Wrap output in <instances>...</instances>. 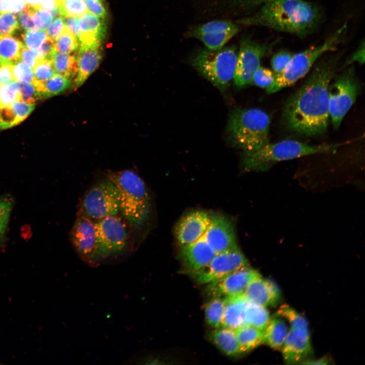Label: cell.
Instances as JSON below:
<instances>
[{
    "instance_id": "47",
    "label": "cell",
    "mask_w": 365,
    "mask_h": 365,
    "mask_svg": "<svg viewBox=\"0 0 365 365\" xmlns=\"http://www.w3.org/2000/svg\"><path fill=\"white\" fill-rule=\"evenodd\" d=\"M11 210L12 203L0 199V234H3L7 227Z\"/></svg>"
},
{
    "instance_id": "30",
    "label": "cell",
    "mask_w": 365,
    "mask_h": 365,
    "mask_svg": "<svg viewBox=\"0 0 365 365\" xmlns=\"http://www.w3.org/2000/svg\"><path fill=\"white\" fill-rule=\"evenodd\" d=\"M24 46L16 38L0 35V62L14 64L20 60V54Z\"/></svg>"
},
{
    "instance_id": "16",
    "label": "cell",
    "mask_w": 365,
    "mask_h": 365,
    "mask_svg": "<svg viewBox=\"0 0 365 365\" xmlns=\"http://www.w3.org/2000/svg\"><path fill=\"white\" fill-rule=\"evenodd\" d=\"M203 237L215 253L237 246L231 222L222 215L211 216L210 223Z\"/></svg>"
},
{
    "instance_id": "34",
    "label": "cell",
    "mask_w": 365,
    "mask_h": 365,
    "mask_svg": "<svg viewBox=\"0 0 365 365\" xmlns=\"http://www.w3.org/2000/svg\"><path fill=\"white\" fill-rule=\"evenodd\" d=\"M58 7L59 15L64 18L79 17L88 12L84 0H64Z\"/></svg>"
},
{
    "instance_id": "43",
    "label": "cell",
    "mask_w": 365,
    "mask_h": 365,
    "mask_svg": "<svg viewBox=\"0 0 365 365\" xmlns=\"http://www.w3.org/2000/svg\"><path fill=\"white\" fill-rule=\"evenodd\" d=\"M294 53L287 51L281 50L275 53L271 60L272 70L278 75L286 67Z\"/></svg>"
},
{
    "instance_id": "28",
    "label": "cell",
    "mask_w": 365,
    "mask_h": 365,
    "mask_svg": "<svg viewBox=\"0 0 365 365\" xmlns=\"http://www.w3.org/2000/svg\"><path fill=\"white\" fill-rule=\"evenodd\" d=\"M72 80L69 77L56 74L43 83L33 82V83L37 88L42 98H45L64 92L72 85Z\"/></svg>"
},
{
    "instance_id": "53",
    "label": "cell",
    "mask_w": 365,
    "mask_h": 365,
    "mask_svg": "<svg viewBox=\"0 0 365 365\" xmlns=\"http://www.w3.org/2000/svg\"><path fill=\"white\" fill-rule=\"evenodd\" d=\"M39 59L40 58L36 51L23 46L20 54L21 60L33 68Z\"/></svg>"
},
{
    "instance_id": "56",
    "label": "cell",
    "mask_w": 365,
    "mask_h": 365,
    "mask_svg": "<svg viewBox=\"0 0 365 365\" xmlns=\"http://www.w3.org/2000/svg\"><path fill=\"white\" fill-rule=\"evenodd\" d=\"M328 363V359L326 357H323L314 360H305L301 364H327Z\"/></svg>"
},
{
    "instance_id": "61",
    "label": "cell",
    "mask_w": 365,
    "mask_h": 365,
    "mask_svg": "<svg viewBox=\"0 0 365 365\" xmlns=\"http://www.w3.org/2000/svg\"><path fill=\"white\" fill-rule=\"evenodd\" d=\"M1 12H0V14H1Z\"/></svg>"
},
{
    "instance_id": "23",
    "label": "cell",
    "mask_w": 365,
    "mask_h": 365,
    "mask_svg": "<svg viewBox=\"0 0 365 365\" xmlns=\"http://www.w3.org/2000/svg\"><path fill=\"white\" fill-rule=\"evenodd\" d=\"M222 327L236 330L245 325V312L248 300L243 294L225 298Z\"/></svg>"
},
{
    "instance_id": "32",
    "label": "cell",
    "mask_w": 365,
    "mask_h": 365,
    "mask_svg": "<svg viewBox=\"0 0 365 365\" xmlns=\"http://www.w3.org/2000/svg\"><path fill=\"white\" fill-rule=\"evenodd\" d=\"M225 298L213 297L205 305V317L208 325L214 328L222 327L225 313Z\"/></svg>"
},
{
    "instance_id": "33",
    "label": "cell",
    "mask_w": 365,
    "mask_h": 365,
    "mask_svg": "<svg viewBox=\"0 0 365 365\" xmlns=\"http://www.w3.org/2000/svg\"><path fill=\"white\" fill-rule=\"evenodd\" d=\"M277 315L287 319L290 325V328L309 332L306 318L289 306H281L277 311Z\"/></svg>"
},
{
    "instance_id": "8",
    "label": "cell",
    "mask_w": 365,
    "mask_h": 365,
    "mask_svg": "<svg viewBox=\"0 0 365 365\" xmlns=\"http://www.w3.org/2000/svg\"><path fill=\"white\" fill-rule=\"evenodd\" d=\"M361 88L354 64L343 68L341 72L334 77L328 88L329 113L335 130L340 127L345 116L360 93Z\"/></svg>"
},
{
    "instance_id": "29",
    "label": "cell",
    "mask_w": 365,
    "mask_h": 365,
    "mask_svg": "<svg viewBox=\"0 0 365 365\" xmlns=\"http://www.w3.org/2000/svg\"><path fill=\"white\" fill-rule=\"evenodd\" d=\"M50 60L56 74L74 79L77 72L76 52L65 53L55 51Z\"/></svg>"
},
{
    "instance_id": "15",
    "label": "cell",
    "mask_w": 365,
    "mask_h": 365,
    "mask_svg": "<svg viewBox=\"0 0 365 365\" xmlns=\"http://www.w3.org/2000/svg\"><path fill=\"white\" fill-rule=\"evenodd\" d=\"M259 274L249 265L243 267L207 284V291L212 297L224 298L243 294L250 281Z\"/></svg>"
},
{
    "instance_id": "13",
    "label": "cell",
    "mask_w": 365,
    "mask_h": 365,
    "mask_svg": "<svg viewBox=\"0 0 365 365\" xmlns=\"http://www.w3.org/2000/svg\"><path fill=\"white\" fill-rule=\"evenodd\" d=\"M70 237L80 259L90 266H98L94 222L79 211Z\"/></svg>"
},
{
    "instance_id": "44",
    "label": "cell",
    "mask_w": 365,
    "mask_h": 365,
    "mask_svg": "<svg viewBox=\"0 0 365 365\" xmlns=\"http://www.w3.org/2000/svg\"><path fill=\"white\" fill-rule=\"evenodd\" d=\"M18 83L21 94V100L35 104V102L38 100L42 99L37 88L33 83Z\"/></svg>"
},
{
    "instance_id": "11",
    "label": "cell",
    "mask_w": 365,
    "mask_h": 365,
    "mask_svg": "<svg viewBox=\"0 0 365 365\" xmlns=\"http://www.w3.org/2000/svg\"><path fill=\"white\" fill-rule=\"evenodd\" d=\"M273 43H260L250 38L242 40L234 76L235 85L242 88L252 83L253 76L263 58L272 51Z\"/></svg>"
},
{
    "instance_id": "9",
    "label": "cell",
    "mask_w": 365,
    "mask_h": 365,
    "mask_svg": "<svg viewBox=\"0 0 365 365\" xmlns=\"http://www.w3.org/2000/svg\"><path fill=\"white\" fill-rule=\"evenodd\" d=\"M97 257L99 265L116 260L127 251L128 234L126 224L117 215L94 222Z\"/></svg>"
},
{
    "instance_id": "45",
    "label": "cell",
    "mask_w": 365,
    "mask_h": 365,
    "mask_svg": "<svg viewBox=\"0 0 365 365\" xmlns=\"http://www.w3.org/2000/svg\"><path fill=\"white\" fill-rule=\"evenodd\" d=\"M87 10L96 16L104 19L107 11L104 0H84Z\"/></svg>"
},
{
    "instance_id": "2",
    "label": "cell",
    "mask_w": 365,
    "mask_h": 365,
    "mask_svg": "<svg viewBox=\"0 0 365 365\" xmlns=\"http://www.w3.org/2000/svg\"><path fill=\"white\" fill-rule=\"evenodd\" d=\"M322 18L320 9L308 0H272L262 5L257 12L238 23L304 38L315 31Z\"/></svg>"
},
{
    "instance_id": "6",
    "label": "cell",
    "mask_w": 365,
    "mask_h": 365,
    "mask_svg": "<svg viewBox=\"0 0 365 365\" xmlns=\"http://www.w3.org/2000/svg\"><path fill=\"white\" fill-rule=\"evenodd\" d=\"M347 30V24L344 23L320 44L294 53L285 68L276 75L273 83L266 89L267 93L278 92L305 76L319 59L337 49L344 39Z\"/></svg>"
},
{
    "instance_id": "54",
    "label": "cell",
    "mask_w": 365,
    "mask_h": 365,
    "mask_svg": "<svg viewBox=\"0 0 365 365\" xmlns=\"http://www.w3.org/2000/svg\"><path fill=\"white\" fill-rule=\"evenodd\" d=\"M65 22L66 28L78 38L79 33V18H77V17H66Z\"/></svg>"
},
{
    "instance_id": "46",
    "label": "cell",
    "mask_w": 365,
    "mask_h": 365,
    "mask_svg": "<svg viewBox=\"0 0 365 365\" xmlns=\"http://www.w3.org/2000/svg\"><path fill=\"white\" fill-rule=\"evenodd\" d=\"M66 29L65 19L62 16L55 18L47 29V34L50 39L55 41Z\"/></svg>"
},
{
    "instance_id": "39",
    "label": "cell",
    "mask_w": 365,
    "mask_h": 365,
    "mask_svg": "<svg viewBox=\"0 0 365 365\" xmlns=\"http://www.w3.org/2000/svg\"><path fill=\"white\" fill-rule=\"evenodd\" d=\"M48 37L46 31L38 29L26 31L22 34L25 47L34 51L40 49Z\"/></svg>"
},
{
    "instance_id": "19",
    "label": "cell",
    "mask_w": 365,
    "mask_h": 365,
    "mask_svg": "<svg viewBox=\"0 0 365 365\" xmlns=\"http://www.w3.org/2000/svg\"><path fill=\"white\" fill-rule=\"evenodd\" d=\"M77 72L72 85L81 87L98 67L102 58L101 44L81 45L77 51Z\"/></svg>"
},
{
    "instance_id": "57",
    "label": "cell",
    "mask_w": 365,
    "mask_h": 365,
    "mask_svg": "<svg viewBox=\"0 0 365 365\" xmlns=\"http://www.w3.org/2000/svg\"><path fill=\"white\" fill-rule=\"evenodd\" d=\"M42 0H24L27 6L31 7H40Z\"/></svg>"
},
{
    "instance_id": "5",
    "label": "cell",
    "mask_w": 365,
    "mask_h": 365,
    "mask_svg": "<svg viewBox=\"0 0 365 365\" xmlns=\"http://www.w3.org/2000/svg\"><path fill=\"white\" fill-rule=\"evenodd\" d=\"M344 144H310L293 139L269 142L257 151L245 153L243 165L248 170L266 171L281 161L314 154L334 153Z\"/></svg>"
},
{
    "instance_id": "49",
    "label": "cell",
    "mask_w": 365,
    "mask_h": 365,
    "mask_svg": "<svg viewBox=\"0 0 365 365\" xmlns=\"http://www.w3.org/2000/svg\"><path fill=\"white\" fill-rule=\"evenodd\" d=\"M357 62L363 64L364 62V42L362 41L357 49L350 55L343 64L342 68L354 64Z\"/></svg>"
},
{
    "instance_id": "1",
    "label": "cell",
    "mask_w": 365,
    "mask_h": 365,
    "mask_svg": "<svg viewBox=\"0 0 365 365\" xmlns=\"http://www.w3.org/2000/svg\"><path fill=\"white\" fill-rule=\"evenodd\" d=\"M341 53L322 56L302 85L287 98L281 122L288 131L310 137L327 130L330 121L329 85L337 73Z\"/></svg>"
},
{
    "instance_id": "7",
    "label": "cell",
    "mask_w": 365,
    "mask_h": 365,
    "mask_svg": "<svg viewBox=\"0 0 365 365\" xmlns=\"http://www.w3.org/2000/svg\"><path fill=\"white\" fill-rule=\"evenodd\" d=\"M237 53L234 46L200 50L192 60L194 67L221 91L234 78Z\"/></svg>"
},
{
    "instance_id": "31",
    "label": "cell",
    "mask_w": 365,
    "mask_h": 365,
    "mask_svg": "<svg viewBox=\"0 0 365 365\" xmlns=\"http://www.w3.org/2000/svg\"><path fill=\"white\" fill-rule=\"evenodd\" d=\"M270 318L269 311L266 307L248 300L245 312V325L264 330Z\"/></svg>"
},
{
    "instance_id": "21",
    "label": "cell",
    "mask_w": 365,
    "mask_h": 365,
    "mask_svg": "<svg viewBox=\"0 0 365 365\" xmlns=\"http://www.w3.org/2000/svg\"><path fill=\"white\" fill-rule=\"evenodd\" d=\"M243 295L249 301L266 307L275 306L281 297L276 284L260 274L250 281Z\"/></svg>"
},
{
    "instance_id": "58",
    "label": "cell",
    "mask_w": 365,
    "mask_h": 365,
    "mask_svg": "<svg viewBox=\"0 0 365 365\" xmlns=\"http://www.w3.org/2000/svg\"><path fill=\"white\" fill-rule=\"evenodd\" d=\"M249 4L253 5H262L271 0H243Z\"/></svg>"
},
{
    "instance_id": "48",
    "label": "cell",
    "mask_w": 365,
    "mask_h": 365,
    "mask_svg": "<svg viewBox=\"0 0 365 365\" xmlns=\"http://www.w3.org/2000/svg\"><path fill=\"white\" fill-rule=\"evenodd\" d=\"M24 0H0V12L19 13L25 7Z\"/></svg>"
},
{
    "instance_id": "14",
    "label": "cell",
    "mask_w": 365,
    "mask_h": 365,
    "mask_svg": "<svg viewBox=\"0 0 365 365\" xmlns=\"http://www.w3.org/2000/svg\"><path fill=\"white\" fill-rule=\"evenodd\" d=\"M239 30L238 26L227 20L209 21L191 29L189 36L199 40L210 50L224 47Z\"/></svg>"
},
{
    "instance_id": "17",
    "label": "cell",
    "mask_w": 365,
    "mask_h": 365,
    "mask_svg": "<svg viewBox=\"0 0 365 365\" xmlns=\"http://www.w3.org/2000/svg\"><path fill=\"white\" fill-rule=\"evenodd\" d=\"M211 216L201 210L191 211L184 215L175 228V235L180 245L192 243L202 237L209 226Z\"/></svg>"
},
{
    "instance_id": "42",
    "label": "cell",
    "mask_w": 365,
    "mask_h": 365,
    "mask_svg": "<svg viewBox=\"0 0 365 365\" xmlns=\"http://www.w3.org/2000/svg\"><path fill=\"white\" fill-rule=\"evenodd\" d=\"M19 28L17 17L11 12L0 14V35H11Z\"/></svg>"
},
{
    "instance_id": "3",
    "label": "cell",
    "mask_w": 365,
    "mask_h": 365,
    "mask_svg": "<svg viewBox=\"0 0 365 365\" xmlns=\"http://www.w3.org/2000/svg\"><path fill=\"white\" fill-rule=\"evenodd\" d=\"M270 123L269 115L261 109L236 108L229 116L227 135L236 148L252 152L270 142Z\"/></svg>"
},
{
    "instance_id": "26",
    "label": "cell",
    "mask_w": 365,
    "mask_h": 365,
    "mask_svg": "<svg viewBox=\"0 0 365 365\" xmlns=\"http://www.w3.org/2000/svg\"><path fill=\"white\" fill-rule=\"evenodd\" d=\"M286 324L278 315L270 320L264 332V343L272 349L280 350L288 334Z\"/></svg>"
},
{
    "instance_id": "37",
    "label": "cell",
    "mask_w": 365,
    "mask_h": 365,
    "mask_svg": "<svg viewBox=\"0 0 365 365\" xmlns=\"http://www.w3.org/2000/svg\"><path fill=\"white\" fill-rule=\"evenodd\" d=\"M30 11L32 21L36 29L46 30L51 24L53 17L48 10L40 7L26 6Z\"/></svg>"
},
{
    "instance_id": "12",
    "label": "cell",
    "mask_w": 365,
    "mask_h": 365,
    "mask_svg": "<svg viewBox=\"0 0 365 365\" xmlns=\"http://www.w3.org/2000/svg\"><path fill=\"white\" fill-rule=\"evenodd\" d=\"M248 265L247 259L236 246L216 253L206 267L191 275L198 283L208 284Z\"/></svg>"
},
{
    "instance_id": "18",
    "label": "cell",
    "mask_w": 365,
    "mask_h": 365,
    "mask_svg": "<svg viewBox=\"0 0 365 365\" xmlns=\"http://www.w3.org/2000/svg\"><path fill=\"white\" fill-rule=\"evenodd\" d=\"M281 350L287 364L301 363L312 351L309 332L290 328Z\"/></svg>"
},
{
    "instance_id": "38",
    "label": "cell",
    "mask_w": 365,
    "mask_h": 365,
    "mask_svg": "<svg viewBox=\"0 0 365 365\" xmlns=\"http://www.w3.org/2000/svg\"><path fill=\"white\" fill-rule=\"evenodd\" d=\"M33 82L43 83L54 76L56 72L50 59L41 58L33 67Z\"/></svg>"
},
{
    "instance_id": "52",
    "label": "cell",
    "mask_w": 365,
    "mask_h": 365,
    "mask_svg": "<svg viewBox=\"0 0 365 365\" xmlns=\"http://www.w3.org/2000/svg\"><path fill=\"white\" fill-rule=\"evenodd\" d=\"M14 81L12 64L0 62V85L9 84Z\"/></svg>"
},
{
    "instance_id": "51",
    "label": "cell",
    "mask_w": 365,
    "mask_h": 365,
    "mask_svg": "<svg viewBox=\"0 0 365 365\" xmlns=\"http://www.w3.org/2000/svg\"><path fill=\"white\" fill-rule=\"evenodd\" d=\"M55 51V42L49 37L47 38L40 49L36 51L40 59H50Z\"/></svg>"
},
{
    "instance_id": "24",
    "label": "cell",
    "mask_w": 365,
    "mask_h": 365,
    "mask_svg": "<svg viewBox=\"0 0 365 365\" xmlns=\"http://www.w3.org/2000/svg\"><path fill=\"white\" fill-rule=\"evenodd\" d=\"M34 106V103L19 100L9 106L1 108L0 130L10 128L22 122L29 115Z\"/></svg>"
},
{
    "instance_id": "62",
    "label": "cell",
    "mask_w": 365,
    "mask_h": 365,
    "mask_svg": "<svg viewBox=\"0 0 365 365\" xmlns=\"http://www.w3.org/2000/svg\"></svg>"
},
{
    "instance_id": "27",
    "label": "cell",
    "mask_w": 365,
    "mask_h": 365,
    "mask_svg": "<svg viewBox=\"0 0 365 365\" xmlns=\"http://www.w3.org/2000/svg\"><path fill=\"white\" fill-rule=\"evenodd\" d=\"M235 331L241 354L250 352L264 343V330L244 325Z\"/></svg>"
},
{
    "instance_id": "36",
    "label": "cell",
    "mask_w": 365,
    "mask_h": 365,
    "mask_svg": "<svg viewBox=\"0 0 365 365\" xmlns=\"http://www.w3.org/2000/svg\"><path fill=\"white\" fill-rule=\"evenodd\" d=\"M55 51L60 53L76 52L79 47L78 38L66 28L55 41Z\"/></svg>"
},
{
    "instance_id": "50",
    "label": "cell",
    "mask_w": 365,
    "mask_h": 365,
    "mask_svg": "<svg viewBox=\"0 0 365 365\" xmlns=\"http://www.w3.org/2000/svg\"><path fill=\"white\" fill-rule=\"evenodd\" d=\"M18 21L21 27L25 31L36 29L30 10L26 6L25 8L18 13Z\"/></svg>"
},
{
    "instance_id": "4",
    "label": "cell",
    "mask_w": 365,
    "mask_h": 365,
    "mask_svg": "<svg viewBox=\"0 0 365 365\" xmlns=\"http://www.w3.org/2000/svg\"><path fill=\"white\" fill-rule=\"evenodd\" d=\"M118 188L120 212L129 225L135 229L148 220L151 207L150 196L141 177L132 170L110 172L106 174Z\"/></svg>"
},
{
    "instance_id": "35",
    "label": "cell",
    "mask_w": 365,
    "mask_h": 365,
    "mask_svg": "<svg viewBox=\"0 0 365 365\" xmlns=\"http://www.w3.org/2000/svg\"><path fill=\"white\" fill-rule=\"evenodd\" d=\"M21 100L19 83L14 81L9 84L0 85V108L10 106Z\"/></svg>"
},
{
    "instance_id": "60",
    "label": "cell",
    "mask_w": 365,
    "mask_h": 365,
    "mask_svg": "<svg viewBox=\"0 0 365 365\" xmlns=\"http://www.w3.org/2000/svg\"><path fill=\"white\" fill-rule=\"evenodd\" d=\"M1 239H0V244H1Z\"/></svg>"
},
{
    "instance_id": "10",
    "label": "cell",
    "mask_w": 365,
    "mask_h": 365,
    "mask_svg": "<svg viewBox=\"0 0 365 365\" xmlns=\"http://www.w3.org/2000/svg\"><path fill=\"white\" fill-rule=\"evenodd\" d=\"M94 222L120 212V196L116 185L108 178L99 180L85 193L80 211Z\"/></svg>"
},
{
    "instance_id": "40",
    "label": "cell",
    "mask_w": 365,
    "mask_h": 365,
    "mask_svg": "<svg viewBox=\"0 0 365 365\" xmlns=\"http://www.w3.org/2000/svg\"><path fill=\"white\" fill-rule=\"evenodd\" d=\"M12 74L14 80L18 82H33V68L21 60L12 64Z\"/></svg>"
},
{
    "instance_id": "59",
    "label": "cell",
    "mask_w": 365,
    "mask_h": 365,
    "mask_svg": "<svg viewBox=\"0 0 365 365\" xmlns=\"http://www.w3.org/2000/svg\"><path fill=\"white\" fill-rule=\"evenodd\" d=\"M55 2H56V3H57V5H58L59 4H60L61 2H62L64 0H55Z\"/></svg>"
},
{
    "instance_id": "22",
    "label": "cell",
    "mask_w": 365,
    "mask_h": 365,
    "mask_svg": "<svg viewBox=\"0 0 365 365\" xmlns=\"http://www.w3.org/2000/svg\"><path fill=\"white\" fill-rule=\"evenodd\" d=\"M79 26L80 44H101L106 32L104 19L87 12L79 17Z\"/></svg>"
},
{
    "instance_id": "20",
    "label": "cell",
    "mask_w": 365,
    "mask_h": 365,
    "mask_svg": "<svg viewBox=\"0 0 365 365\" xmlns=\"http://www.w3.org/2000/svg\"><path fill=\"white\" fill-rule=\"evenodd\" d=\"M180 246L181 259L191 274L206 267L216 254L203 236L194 242Z\"/></svg>"
},
{
    "instance_id": "25",
    "label": "cell",
    "mask_w": 365,
    "mask_h": 365,
    "mask_svg": "<svg viewBox=\"0 0 365 365\" xmlns=\"http://www.w3.org/2000/svg\"><path fill=\"white\" fill-rule=\"evenodd\" d=\"M209 338L226 355L235 357L241 354L235 330L226 327L215 328L210 333Z\"/></svg>"
},
{
    "instance_id": "41",
    "label": "cell",
    "mask_w": 365,
    "mask_h": 365,
    "mask_svg": "<svg viewBox=\"0 0 365 365\" xmlns=\"http://www.w3.org/2000/svg\"><path fill=\"white\" fill-rule=\"evenodd\" d=\"M276 74L269 68L260 66L255 72L252 83L263 89H268L274 82Z\"/></svg>"
},
{
    "instance_id": "55",
    "label": "cell",
    "mask_w": 365,
    "mask_h": 365,
    "mask_svg": "<svg viewBox=\"0 0 365 365\" xmlns=\"http://www.w3.org/2000/svg\"><path fill=\"white\" fill-rule=\"evenodd\" d=\"M58 5L55 0H42L40 7L51 11Z\"/></svg>"
}]
</instances>
